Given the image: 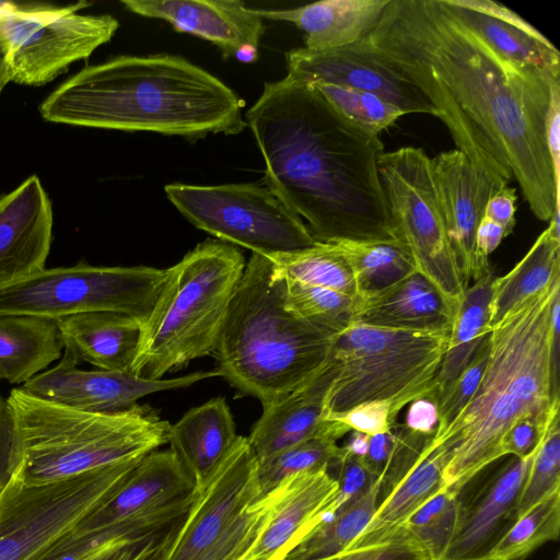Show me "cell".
<instances>
[{"label": "cell", "instance_id": "44", "mask_svg": "<svg viewBox=\"0 0 560 560\" xmlns=\"http://www.w3.org/2000/svg\"><path fill=\"white\" fill-rule=\"evenodd\" d=\"M322 560H432L427 551L402 528L390 539L347 549Z\"/></svg>", "mask_w": 560, "mask_h": 560}, {"label": "cell", "instance_id": "6", "mask_svg": "<svg viewBox=\"0 0 560 560\" xmlns=\"http://www.w3.org/2000/svg\"><path fill=\"white\" fill-rule=\"evenodd\" d=\"M245 259L230 243L207 240L167 268L159 299L142 325L132 374L162 380L213 353Z\"/></svg>", "mask_w": 560, "mask_h": 560}, {"label": "cell", "instance_id": "38", "mask_svg": "<svg viewBox=\"0 0 560 560\" xmlns=\"http://www.w3.org/2000/svg\"><path fill=\"white\" fill-rule=\"evenodd\" d=\"M560 534V489L555 490L516 518L492 547L490 560H522Z\"/></svg>", "mask_w": 560, "mask_h": 560}, {"label": "cell", "instance_id": "32", "mask_svg": "<svg viewBox=\"0 0 560 560\" xmlns=\"http://www.w3.org/2000/svg\"><path fill=\"white\" fill-rule=\"evenodd\" d=\"M145 533L147 523L140 517L98 528L79 523L25 560H128L158 536L143 537Z\"/></svg>", "mask_w": 560, "mask_h": 560}, {"label": "cell", "instance_id": "45", "mask_svg": "<svg viewBox=\"0 0 560 560\" xmlns=\"http://www.w3.org/2000/svg\"><path fill=\"white\" fill-rule=\"evenodd\" d=\"M327 472L338 482V508L365 493L378 478L370 472L361 457L348 453L342 446Z\"/></svg>", "mask_w": 560, "mask_h": 560}, {"label": "cell", "instance_id": "47", "mask_svg": "<svg viewBox=\"0 0 560 560\" xmlns=\"http://www.w3.org/2000/svg\"><path fill=\"white\" fill-rule=\"evenodd\" d=\"M22 462L12 412L7 398L0 395V493L8 486Z\"/></svg>", "mask_w": 560, "mask_h": 560}, {"label": "cell", "instance_id": "24", "mask_svg": "<svg viewBox=\"0 0 560 560\" xmlns=\"http://www.w3.org/2000/svg\"><path fill=\"white\" fill-rule=\"evenodd\" d=\"M335 376L330 359L307 383L280 399L264 405L261 417L246 438L257 460L324 432L325 400Z\"/></svg>", "mask_w": 560, "mask_h": 560}, {"label": "cell", "instance_id": "15", "mask_svg": "<svg viewBox=\"0 0 560 560\" xmlns=\"http://www.w3.org/2000/svg\"><path fill=\"white\" fill-rule=\"evenodd\" d=\"M75 353L65 347L57 365L35 375L21 388L28 394L88 412H116L136 405L147 395L189 387L205 378L221 376L219 370L188 375L147 380L132 373L105 370H81Z\"/></svg>", "mask_w": 560, "mask_h": 560}, {"label": "cell", "instance_id": "8", "mask_svg": "<svg viewBox=\"0 0 560 560\" xmlns=\"http://www.w3.org/2000/svg\"><path fill=\"white\" fill-rule=\"evenodd\" d=\"M166 269L93 266L84 260L42 271L0 291V314L58 320L91 312H114L142 325L162 291Z\"/></svg>", "mask_w": 560, "mask_h": 560}, {"label": "cell", "instance_id": "52", "mask_svg": "<svg viewBox=\"0 0 560 560\" xmlns=\"http://www.w3.org/2000/svg\"><path fill=\"white\" fill-rule=\"evenodd\" d=\"M397 439L398 435L393 430L370 438L368 451L361 458L373 476L380 477L384 471L397 444Z\"/></svg>", "mask_w": 560, "mask_h": 560}, {"label": "cell", "instance_id": "26", "mask_svg": "<svg viewBox=\"0 0 560 560\" xmlns=\"http://www.w3.org/2000/svg\"><path fill=\"white\" fill-rule=\"evenodd\" d=\"M454 314L418 271L357 300L352 322L394 329L451 331Z\"/></svg>", "mask_w": 560, "mask_h": 560}, {"label": "cell", "instance_id": "21", "mask_svg": "<svg viewBox=\"0 0 560 560\" xmlns=\"http://www.w3.org/2000/svg\"><path fill=\"white\" fill-rule=\"evenodd\" d=\"M338 482L327 470L290 478L288 490L249 548L236 560H283L338 509Z\"/></svg>", "mask_w": 560, "mask_h": 560}, {"label": "cell", "instance_id": "4", "mask_svg": "<svg viewBox=\"0 0 560 560\" xmlns=\"http://www.w3.org/2000/svg\"><path fill=\"white\" fill-rule=\"evenodd\" d=\"M336 335L291 311L284 278L268 257L252 253L213 353L221 376L264 406L313 378L327 363Z\"/></svg>", "mask_w": 560, "mask_h": 560}, {"label": "cell", "instance_id": "41", "mask_svg": "<svg viewBox=\"0 0 560 560\" xmlns=\"http://www.w3.org/2000/svg\"><path fill=\"white\" fill-rule=\"evenodd\" d=\"M311 85L347 120L375 136L405 115L397 106L372 93L327 83Z\"/></svg>", "mask_w": 560, "mask_h": 560}, {"label": "cell", "instance_id": "11", "mask_svg": "<svg viewBox=\"0 0 560 560\" xmlns=\"http://www.w3.org/2000/svg\"><path fill=\"white\" fill-rule=\"evenodd\" d=\"M167 199L197 229L266 257L314 245L304 221L266 185L168 184Z\"/></svg>", "mask_w": 560, "mask_h": 560}, {"label": "cell", "instance_id": "39", "mask_svg": "<svg viewBox=\"0 0 560 560\" xmlns=\"http://www.w3.org/2000/svg\"><path fill=\"white\" fill-rule=\"evenodd\" d=\"M459 512V492L442 489L416 510L401 528L432 560H444L458 524Z\"/></svg>", "mask_w": 560, "mask_h": 560}, {"label": "cell", "instance_id": "13", "mask_svg": "<svg viewBox=\"0 0 560 560\" xmlns=\"http://www.w3.org/2000/svg\"><path fill=\"white\" fill-rule=\"evenodd\" d=\"M80 2L63 8H20L3 3L2 25L9 47L11 81L40 85L54 80L74 61L86 59L110 40L118 21L109 15H85Z\"/></svg>", "mask_w": 560, "mask_h": 560}, {"label": "cell", "instance_id": "53", "mask_svg": "<svg viewBox=\"0 0 560 560\" xmlns=\"http://www.w3.org/2000/svg\"><path fill=\"white\" fill-rule=\"evenodd\" d=\"M505 237L503 228L493 220L482 217L476 233V246L481 267L490 270L489 256Z\"/></svg>", "mask_w": 560, "mask_h": 560}, {"label": "cell", "instance_id": "2", "mask_svg": "<svg viewBox=\"0 0 560 560\" xmlns=\"http://www.w3.org/2000/svg\"><path fill=\"white\" fill-rule=\"evenodd\" d=\"M245 121L262 154L266 186L315 242L397 241L378 174L380 136L288 75L264 84Z\"/></svg>", "mask_w": 560, "mask_h": 560}, {"label": "cell", "instance_id": "23", "mask_svg": "<svg viewBox=\"0 0 560 560\" xmlns=\"http://www.w3.org/2000/svg\"><path fill=\"white\" fill-rule=\"evenodd\" d=\"M494 51L512 62L560 79V52L520 14L492 0H444Z\"/></svg>", "mask_w": 560, "mask_h": 560}, {"label": "cell", "instance_id": "22", "mask_svg": "<svg viewBox=\"0 0 560 560\" xmlns=\"http://www.w3.org/2000/svg\"><path fill=\"white\" fill-rule=\"evenodd\" d=\"M195 492L194 480L174 453L155 450L143 456L119 489L80 524L85 528L108 526L170 506Z\"/></svg>", "mask_w": 560, "mask_h": 560}, {"label": "cell", "instance_id": "33", "mask_svg": "<svg viewBox=\"0 0 560 560\" xmlns=\"http://www.w3.org/2000/svg\"><path fill=\"white\" fill-rule=\"evenodd\" d=\"M492 270L467 287L463 302L456 312L450 332L448 343L442 361L434 389L436 404L472 360L490 334L489 304Z\"/></svg>", "mask_w": 560, "mask_h": 560}, {"label": "cell", "instance_id": "54", "mask_svg": "<svg viewBox=\"0 0 560 560\" xmlns=\"http://www.w3.org/2000/svg\"><path fill=\"white\" fill-rule=\"evenodd\" d=\"M180 524L155 536L143 549L128 560H163Z\"/></svg>", "mask_w": 560, "mask_h": 560}, {"label": "cell", "instance_id": "16", "mask_svg": "<svg viewBox=\"0 0 560 560\" xmlns=\"http://www.w3.org/2000/svg\"><path fill=\"white\" fill-rule=\"evenodd\" d=\"M288 77L307 84L327 83L372 93L407 114L439 113L412 82L387 66L366 39L327 50L305 47L285 52Z\"/></svg>", "mask_w": 560, "mask_h": 560}, {"label": "cell", "instance_id": "51", "mask_svg": "<svg viewBox=\"0 0 560 560\" xmlns=\"http://www.w3.org/2000/svg\"><path fill=\"white\" fill-rule=\"evenodd\" d=\"M408 406L405 428L423 435H433L439 423V408L434 398H419Z\"/></svg>", "mask_w": 560, "mask_h": 560}, {"label": "cell", "instance_id": "34", "mask_svg": "<svg viewBox=\"0 0 560 560\" xmlns=\"http://www.w3.org/2000/svg\"><path fill=\"white\" fill-rule=\"evenodd\" d=\"M380 489L381 477L365 493L327 516L283 560H322L347 550L373 517Z\"/></svg>", "mask_w": 560, "mask_h": 560}, {"label": "cell", "instance_id": "48", "mask_svg": "<svg viewBox=\"0 0 560 560\" xmlns=\"http://www.w3.org/2000/svg\"><path fill=\"white\" fill-rule=\"evenodd\" d=\"M532 417L517 420L505 433L502 440V454L523 458L532 454L538 446L545 432Z\"/></svg>", "mask_w": 560, "mask_h": 560}, {"label": "cell", "instance_id": "49", "mask_svg": "<svg viewBox=\"0 0 560 560\" xmlns=\"http://www.w3.org/2000/svg\"><path fill=\"white\" fill-rule=\"evenodd\" d=\"M546 144L551 159L555 179L560 186V83L553 85L547 112Z\"/></svg>", "mask_w": 560, "mask_h": 560}, {"label": "cell", "instance_id": "10", "mask_svg": "<svg viewBox=\"0 0 560 560\" xmlns=\"http://www.w3.org/2000/svg\"><path fill=\"white\" fill-rule=\"evenodd\" d=\"M140 459L35 485L24 480L20 465L0 493V560H25L74 528L119 489Z\"/></svg>", "mask_w": 560, "mask_h": 560}, {"label": "cell", "instance_id": "28", "mask_svg": "<svg viewBox=\"0 0 560 560\" xmlns=\"http://www.w3.org/2000/svg\"><path fill=\"white\" fill-rule=\"evenodd\" d=\"M237 436L230 407L218 397L191 408L171 424L167 443L197 490L220 466Z\"/></svg>", "mask_w": 560, "mask_h": 560}, {"label": "cell", "instance_id": "27", "mask_svg": "<svg viewBox=\"0 0 560 560\" xmlns=\"http://www.w3.org/2000/svg\"><path fill=\"white\" fill-rule=\"evenodd\" d=\"M389 0H320L284 10H261V19L294 24L305 48L327 50L365 39L378 24Z\"/></svg>", "mask_w": 560, "mask_h": 560}, {"label": "cell", "instance_id": "40", "mask_svg": "<svg viewBox=\"0 0 560 560\" xmlns=\"http://www.w3.org/2000/svg\"><path fill=\"white\" fill-rule=\"evenodd\" d=\"M284 280L287 305L301 318L336 334L352 323L358 299L335 290Z\"/></svg>", "mask_w": 560, "mask_h": 560}, {"label": "cell", "instance_id": "18", "mask_svg": "<svg viewBox=\"0 0 560 560\" xmlns=\"http://www.w3.org/2000/svg\"><path fill=\"white\" fill-rule=\"evenodd\" d=\"M51 242V203L32 175L0 199V291L45 269Z\"/></svg>", "mask_w": 560, "mask_h": 560}, {"label": "cell", "instance_id": "14", "mask_svg": "<svg viewBox=\"0 0 560 560\" xmlns=\"http://www.w3.org/2000/svg\"><path fill=\"white\" fill-rule=\"evenodd\" d=\"M258 495L257 459L247 439L238 435L220 466L196 490L163 560H202Z\"/></svg>", "mask_w": 560, "mask_h": 560}, {"label": "cell", "instance_id": "36", "mask_svg": "<svg viewBox=\"0 0 560 560\" xmlns=\"http://www.w3.org/2000/svg\"><path fill=\"white\" fill-rule=\"evenodd\" d=\"M347 258L359 298L381 291L417 272L408 249L398 241L334 242Z\"/></svg>", "mask_w": 560, "mask_h": 560}, {"label": "cell", "instance_id": "35", "mask_svg": "<svg viewBox=\"0 0 560 560\" xmlns=\"http://www.w3.org/2000/svg\"><path fill=\"white\" fill-rule=\"evenodd\" d=\"M330 421L324 432L257 460L258 498L291 477L328 470L341 452L337 441L351 431L338 421Z\"/></svg>", "mask_w": 560, "mask_h": 560}, {"label": "cell", "instance_id": "46", "mask_svg": "<svg viewBox=\"0 0 560 560\" xmlns=\"http://www.w3.org/2000/svg\"><path fill=\"white\" fill-rule=\"evenodd\" d=\"M325 420L338 421L350 430L370 436L389 432L395 424L392 420V402L389 400L364 401Z\"/></svg>", "mask_w": 560, "mask_h": 560}, {"label": "cell", "instance_id": "12", "mask_svg": "<svg viewBox=\"0 0 560 560\" xmlns=\"http://www.w3.org/2000/svg\"><path fill=\"white\" fill-rule=\"evenodd\" d=\"M560 278L512 308L489 334V361L502 387L547 430L559 416Z\"/></svg>", "mask_w": 560, "mask_h": 560}, {"label": "cell", "instance_id": "55", "mask_svg": "<svg viewBox=\"0 0 560 560\" xmlns=\"http://www.w3.org/2000/svg\"><path fill=\"white\" fill-rule=\"evenodd\" d=\"M3 3H0V94L8 82L11 81V70L9 63V47L5 39L2 25Z\"/></svg>", "mask_w": 560, "mask_h": 560}, {"label": "cell", "instance_id": "25", "mask_svg": "<svg viewBox=\"0 0 560 560\" xmlns=\"http://www.w3.org/2000/svg\"><path fill=\"white\" fill-rule=\"evenodd\" d=\"M457 444L456 435L433 434L415 465L380 502L369 524L348 549L380 544L395 536L416 510L443 489L444 471Z\"/></svg>", "mask_w": 560, "mask_h": 560}, {"label": "cell", "instance_id": "30", "mask_svg": "<svg viewBox=\"0 0 560 560\" xmlns=\"http://www.w3.org/2000/svg\"><path fill=\"white\" fill-rule=\"evenodd\" d=\"M57 322L22 314H0V380L24 384L62 357Z\"/></svg>", "mask_w": 560, "mask_h": 560}, {"label": "cell", "instance_id": "58", "mask_svg": "<svg viewBox=\"0 0 560 560\" xmlns=\"http://www.w3.org/2000/svg\"><path fill=\"white\" fill-rule=\"evenodd\" d=\"M480 560H490V559H488V558H483V559H480Z\"/></svg>", "mask_w": 560, "mask_h": 560}, {"label": "cell", "instance_id": "20", "mask_svg": "<svg viewBox=\"0 0 560 560\" xmlns=\"http://www.w3.org/2000/svg\"><path fill=\"white\" fill-rule=\"evenodd\" d=\"M536 450L526 457H513L491 477L468 505L460 503L458 524L444 560L486 558L514 524Z\"/></svg>", "mask_w": 560, "mask_h": 560}, {"label": "cell", "instance_id": "19", "mask_svg": "<svg viewBox=\"0 0 560 560\" xmlns=\"http://www.w3.org/2000/svg\"><path fill=\"white\" fill-rule=\"evenodd\" d=\"M121 4L132 13L164 20L177 32L210 42L225 59L245 47L259 48L265 33L256 9L238 0H124Z\"/></svg>", "mask_w": 560, "mask_h": 560}, {"label": "cell", "instance_id": "3", "mask_svg": "<svg viewBox=\"0 0 560 560\" xmlns=\"http://www.w3.org/2000/svg\"><path fill=\"white\" fill-rule=\"evenodd\" d=\"M244 102L217 77L182 56H119L86 67L40 105L52 122L179 136L237 135Z\"/></svg>", "mask_w": 560, "mask_h": 560}, {"label": "cell", "instance_id": "37", "mask_svg": "<svg viewBox=\"0 0 560 560\" xmlns=\"http://www.w3.org/2000/svg\"><path fill=\"white\" fill-rule=\"evenodd\" d=\"M285 279L335 290L354 299L359 291L351 267L334 242L318 243L268 257Z\"/></svg>", "mask_w": 560, "mask_h": 560}, {"label": "cell", "instance_id": "17", "mask_svg": "<svg viewBox=\"0 0 560 560\" xmlns=\"http://www.w3.org/2000/svg\"><path fill=\"white\" fill-rule=\"evenodd\" d=\"M432 174L448 237L465 287L489 271L480 264L477 228L490 197L501 188L483 176L457 149L443 151L431 159Z\"/></svg>", "mask_w": 560, "mask_h": 560}, {"label": "cell", "instance_id": "50", "mask_svg": "<svg viewBox=\"0 0 560 560\" xmlns=\"http://www.w3.org/2000/svg\"><path fill=\"white\" fill-rule=\"evenodd\" d=\"M515 188L505 186L490 197L485 208L483 215L499 223L504 230L505 237L515 226Z\"/></svg>", "mask_w": 560, "mask_h": 560}, {"label": "cell", "instance_id": "5", "mask_svg": "<svg viewBox=\"0 0 560 560\" xmlns=\"http://www.w3.org/2000/svg\"><path fill=\"white\" fill-rule=\"evenodd\" d=\"M7 401L27 483L138 460L167 443L171 424L148 406L88 412L33 396L21 387L13 388Z\"/></svg>", "mask_w": 560, "mask_h": 560}, {"label": "cell", "instance_id": "1", "mask_svg": "<svg viewBox=\"0 0 560 560\" xmlns=\"http://www.w3.org/2000/svg\"><path fill=\"white\" fill-rule=\"evenodd\" d=\"M365 39L418 86L483 176L499 188L514 176L540 221L560 213L545 132L559 78L500 56L444 0H389Z\"/></svg>", "mask_w": 560, "mask_h": 560}, {"label": "cell", "instance_id": "29", "mask_svg": "<svg viewBox=\"0 0 560 560\" xmlns=\"http://www.w3.org/2000/svg\"><path fill=\"white\" fill-rule=\"evenodd\" d=\"M65 347L100 370L132 373L142 324L114 312H91L56 320Z\"/></svg>", "mask_w": 560, "mask_h": 560}, {"label": "cell", "instance_id": "56", "mask_svg": "<svg viewBox=\"0 0 560 560\" xmlns=\"http://www.w3.org/2000/svg\"><path fill=\"white\" fill-rule=\"evenodd\" d=\"M370 438L365 433L351 430L349 440L342 448L350 454L363 457L368 451Z\"/></svg>", "mask_w": 560, "mask_h": 560}, {"label": "cell", "instance_id": "43", "mask_svg": "<svg viewBox=\"0 0 560 560\" xmlns=\"http://www.w3.org/2000/svg\"><path fill=\"white\" fill-rule=\"evenodd\" d=\"M489 348L488 335L472 360L438 402L439 423L435 436L448 428L476 393L489 359Z\"/></svg>", "mask_w": 560, "mask_h": 560}, {"label": "cell", "instance_id": "7", "mask_svg": "<svg viewBox=\"0 0 560 560\" xmlns=\"http://www.w3.org/2000/svg\"><path fill=\"white\" fill-rule=\"evenodd\" d=\"M450 332L352 322L335 336L331 346L335 376L326 396L324 420L364 401L389 400L395 423L411 401L434 398Z\"/></svg>", "mask_w": 560, "mask_h": 560}, {"label": "cell", "instance_id": "9", "mask_svg": "<svg viewBox=\"0 0 560 560\" xmlns=\"http://www.w3.org/2000/svg\"><path fill=\"white\" fill-rule=\"evenodd\" d=\"M378 174L396 240L455 316L466 287L441 210L431 159L421 148L401 147L380 156Z\"/></svg>", "mask_w": 560, "mask_h": 560}, {"label": "cell", "instance_id": "57", "mask_svg": "<svg viewBox=\"0 0 560 560\" xmlns=\"http://www.w3.org/2000/svg\"><path fill=\"white\" fill-rule=\"evenodd\" d=\"M555 560H560V553L557 552Z\"/></svg>", "mask_w": 560, "mask_h": 560}, {"label": "cell", "instance_id": "42", "mask_svg": "<svg viewBox=\"0 0 560 560\" xmlns=\"http://www.w3.org/2000/svg\"><path fill=\"white\" fill-rule=\"evenodd\" d=\"M560 489L559 416L549 424L534 455L517 506V517Z\"/></svg>", "mask_w": 560, "mask_h": 560}, {"label": "cell", "instance_id": "31", "mask_svg": "<svg viewBox=\"0 0 560 560\" xmlns=\"http://www.w3.org/2000/svg\"><path fill=\"white\" fill-rule=\"evenodd\" d=\"M556 213L522 260L505 276L494 277L489 326L498 324L523 301L546 291L560 278V232Z\"/></svg>", "mask_w": 560, "mask_h": 560}]
</instances>
